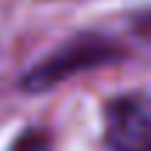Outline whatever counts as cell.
I'll list each match as a JSON object with an SVG mask.
<instances>
[{
	"instance_id": "6da1fadb",
	"label": "cell",
	"mask_w": 151,
	"mask_h": 151,
	"mask_svg": "<svg viewBox=\"0 0 151 151\" xmlns=\"http://www.w3.org/2000/svg\"><path fill=\"white\" fill-rule=\"evenodd\" d=\"M104 134L112 151H151V98H112L104 109Z\"/></svg>"
},
{
	"instance_id": "7a4b0ae2",
	"label": "cell",
	"mask_w": 151,
	"mask_h": 151,
	"mask_svg": "<svg viewBox=\"0 0 151 151\" xmlns=\"http://www.w3.org/2000/svg\"><path fill=\"white\" fill-rule=\"evenodd\" d=\"M112 48L104 42H95V39H87V42H76L62 48L59 53H53L50 59H45L39 67H34L31 73L22 78V87L25 90H48V87L59 84L62 78L87 70V67H98L106 59H112Z\"/></svg>"
},
{
	"instance_id": "3957f363",
	"label": "cell",
	"mask_w": 151,
	"mask_h": 151,
	"mask_svg": "<svg viewBox=\"0 0 151 151\" xmlns=\"http://www.w3.org/2000/svg\"><path fill=\"white\" fill-rule=\"evenodd\" d=\"M11 151H48V140L39 132H25L22 137H17Z\"/></svg>"
}]
</instances>
